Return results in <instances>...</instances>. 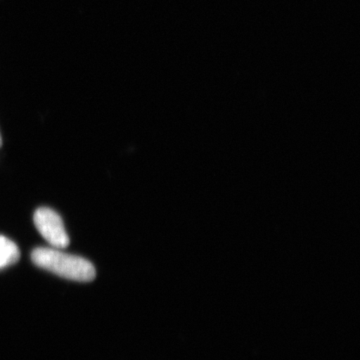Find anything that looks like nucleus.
I'll use <instances>...</instances> for the list:
<instances>
[{
	"mask_svg": "<svg viewBox=\"0 0 360 360\" xmlns=\"http://www.w3.org/2000/svg\"><path fill=\"white\" fill-rule=\"evenodd\" d=\"M35 227L52 248L63 250L70 245V236L58 212L49 207H40L34 212Z\"/></svg>",
	"mask_w": 360,
	"mask_h": 360,
	"instance_id": "obj_2",
	"label": "nucleus"
},
{
	"mask_svg": "<svg viewBox=\"0 0 360 360\" xmlns=\"http://www.w3.org/2000/svg\"><path fill=\"white\" fill-rule=\"evenodd\" d=\"M32 259L40 269L70 281L89 283L96 276V269L89 260L52 248H37Z\"/></svg>",
	"mask_w": 360,
	"mask_h": 360,
	"instance_id": "obj_1",
	"label": "nucleus"
},
{
	"mask_svg": "<svg viewBox=\"0 0 360 360\" xmlns=\"http://www.w3.org/2000/svg\"><path fill=\"white\" fill-rule=\"evenodd\" d=\"M2 141H1V135H0V146H1Z\"/></svg>",
	"mask_w": 360,
	"mask_h": 360,
	"instance_id": "obj_4",
	"label": "nucleus"
},
{
	"mask_svg": "<svg viewBox=\"0 0 360 360\" xmlns=\"http://www.w3.org/2000/svg\"><path fill=\"white\" fill-rule=\"evenodd\" d=\"M18 246L11 239L0 236V269H6L20 260Z\"/></svg>",
	"mask_w": 360,
	"mask_h": 360,
	"instance_id": "obj_3",
	"label": "nucleus"
}]
</instances>
